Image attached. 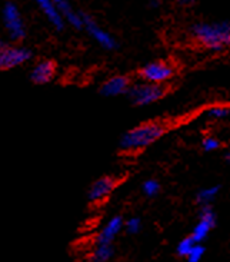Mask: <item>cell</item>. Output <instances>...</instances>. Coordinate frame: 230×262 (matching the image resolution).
<instances>
[{
    "label": "cell",
    "mask_w": 230,
    "mask_h": 262,
    "mask_svg": "<svg viewBox=\"0 0 230 262\" xmlns=\"http://www.w3.org/2000/svg\"><path fill=\"white\" fill-rule=\"evenodd\" d=\"M192 37L204 49L223 52L230 49L229 21H200L192 28Z\"/></svg>",
    "instance_id": "1"
},
{
    "label": "cell",
    "mask_w": 230,
    "mask_h": 262,
    "mask_svg": "<svg viewBox=\"0 0 230 262\" xmlns=\"http://www.w3.org/2000/svg\"><path fill=\"white\" fill-rule=\"evenodd\" d=\"M166 130H168V125L163 122H146V123H142L139 126L130 129L129 132H126L122 136L119 146L126 154L140 152L142 149L147 148L149 145L154 143L160 136L165 135Z\"/></svg>",
    "instance_id": "2"
},
{
    "label": "cell",
    "mask_w": 230,
    "mask_h": 262,
    "mask_svg": "<svg viewBox=\"0 0 230 262\" xmlns=\"http://www.w3.org/2000/svg\"><path fill=\"white\" fill-rule=\"evenodd\" d=\"M127 95L134 105L146 106V105H152L154 102L160 100L166 95V88L165 85H157V83H150V82L142 80L139 83L130 85Z\"/></svg>",
    "instance_id": "3"
},
{
    "label": "cell",
    "mask_w": 230,
    "mask_h": 262,
    "mask_svg": "<svg viewBox=\"0 0 230 262\" xmlns=\"http://www.w3.org/2000/svg\"><path fill=\"white\" fill-rule=\"evenodd\" d=\"M176 69L172 63L166 60H154L150 63L145 64L139 71V76L145 82L165 85L170 79L173 78Z\"/></svg>",
    "instance_id": "4"
},
{
    "label": "cell",
    "mask_w": 230,
    "mask_h": 262,
    "mask_svg": "<svg viewBox=\"0 0 230 262\" xmlns=\"http://www.w3.org/2000/svg\"><path fill=\"white\" fill-rule=\"evenodd\" d=\"M3 23L7 33L13 40H21L26 36V28L20 10L12 2L6 3L3 7Z\"/></svg>",
    "instance_id": "5"
},
{
    "label": "cell",
    "mask_w": 230,
    "mask_h": 262,
    "mask_svg": "<svg viewBox=\"0 0 230 262\" xmlns=\"http://www.w3.org/2000/svg\"><path fill=\"white\" fill-rule=\"evenodd\" d=\"M83 29L89 33L91 39L95 40V42L100 45L103 49L106 50H113L116 49V46H118V43H116V39L113 37L107 30L102 28V26H99L98 21L95 20V19H91L90 16H87V14L83 13Z\"/></svg>",
    "instance_id": "6"
},
{
    "label": "cell",
    "mask_w": 230,
    "mask_h": 262,
    "mask_svg": "<svg viewBox=\"0 0 230 262\" xmlns=\"http://www.w3.org/2000/svg\"><path fill=\"white\" fill-rule=\"evenodd\" d=\"M32 57V52L26 48L17 46H5L0 50V71H7L26 63Z\"/></svg>",
    "instance_id": "7"
},
{
    "label": "cell",
    "mask_w": 230,
    "mask_h": 262,
    "mask_svg": "<svg viewBox=\"0 0 230 262\" xmlns=\"http://www.w3.org/2000/svg\"><path fill=\"white\" fill-rule=\"evenodd\" d=\"M216 225V215H215V211L210 208V205L202 206V211H200V215H199V221L196 222L195 228L192 231L190 236L195 239L196 242L202 244L209 234L212 232V229Z\"/></svg>",
    "instance_id": "8"
},
{
    "label": "cell",
    "mask_w": 230,
    "mask_h": 262,
    "mask_svg": "<svg viewBox=\"0 0 230 262\" xmlns=\"http://www.w3.org/2000/svg\"><path fill=\"white\" fill-rule=\"evenodd\" d=\"M116 188V179L112 177H102L98 181H95L91 184L89 189V199L93 204L103 202L109 198V195L112 193L113 189Z\"/></svg>",
    "instance_id": "9"
},
{
    "label": "cell",
    "mask_w": 230,
    "mask_h": 262,
    "mask_svg": "<svg viewBox=\"0 0 230 262\" xmlns=\"http://www.w3.org/2000/svg\"><path fill=\"white\" fill-rule=\"evenodd\" d=\"M130 88V80L127 76H123V75H116V76H112L106 80L105 83L100 88V92L103 96H107V98H113V96H119V95H123V93H127Z\"/></svg>",
    "instance_id": "10"
},
{
    "label": "cell",
    "mask_w": 230,
    "mask_h": 262,
    "mask_svg": "<svg viewBox=\"0 0 230 262\" xmlns=\"http://www.w3.org/2000/svg\"><path fill=\"white\" fill-rule=\"evenodd\" d=\"M35 2L44 14V17L53 25V28H56L57 30H62L64 28V19L59 10V6L53 0H35Z\"/></svg>",
    "instance_id": "11"
},
{
    "label": "cell",
    "mask_w": 230,
    "mask_h": 262,
    "mask_svg": "<svg viewBox=\"0 0 230 262\" xmlns=\"http://www.w3.org/2000/svg\"><path fill=\"white\" fill-rule=\"evenodd\" d=\"M56 73V64L52 60H42L35 64V68L30 72V79L37 85H44L50 82Z\"/></svg>",
    "instance_id": "12"
},
{
    "label": "cell",
    "mask_w": 230,
    "mask_h": 262,
    "mask_svg": "<svg viewBox=\"0 0 230 262\" xmlns=\"http://www.w3.org/2000/svg\"><path fill=\"white\" fill-rule=\"evenodd\" d=\"M125 227V222L122 216H113L112 220L102 228L98 235V244H112L114 238L120 234V231Z\"/></svg>",
    "instance_id": "13"
},
{
    "label": "cell",
    "mask_w": 230,
    "mask_h": 262,
    "mask_svg": "<svg viewBox=\"0 0 230 262\" xmlns=\"http://www.w3.org/2000/svg\"><path fill=\"white\" fill-rule=\"evenodd\" d=\"M57 6H59V10H60L63 19H64V23L67 21L70 26L75 29H83V13L75 10L67 0H63Z\"/></svg>",
    "instance_id": "14"
},
{
    "label": "cell",
    "mask_w": 230,
    "mask_h": 262,
    "mask_svg": "<svg viewBox=\"0 0 230 262\" xmlns=\"http://www.w3.org/2000/svg\"><path fill=\"white\" fill-rule=\"evenodd\" d=\"M219 191H220L219 186H206V188H203V189H200V191L197 192V195H196V202L200 206L210 205V204L217 198Z\"/></svg>",
    "instance_id": "15"
},
{
    "label": "cell",
    "mask_w": 230,
    "mask_h": 262,
    "mask_svg": "<svg viewBox=\"0 0 230 262\" xmlns=\"http://www.w3.org/2000/svg\"><path fill=\"white\" fill-rule=\"evenodd\" d=\"M114 255L112 244H98V248L93 252V262H107Z\"/></svg>",
    "instance_id": "16"
},
{
    "label": "cell",
    "mask_w": 230,
    "mask_h": 262,
    "mask_svg": "<svg viewBox=\"0 0 230 262\" xmlns=\"http://www.w3.org/2000/svg\"><path fill=\"white\" fill-rule=\"evenodd\" d=\"M206 116L209 119H227L230 118V107L222 106V105L210 107L206 112Z\"/></svg>",
    "instance_id": "17"
},
{
    "label": "cell",
    "mask_w": 230,
    "mask_h": 262,
    "mask_svg": "<svg viewBox=\"0 0 230 262\" xmlns=\"http://www.w3.org/2000/svg\"><path fill=\"white\" fill-rule=\"evenodd\" d=\"M196 241L189 235L186 238H183L179 244H177V247H176V252H177V255L181 256V258H186L188 254L190 252V249L195 247Z\"/></svg>",
    "instance_id": "18"
},
{
    "label": "cell",
    "mask_w": 230,
    "mask_h": 262,
    "mask_svg": "<svg viewBox=\"0 0 230 262\" xmlns=\"http://www.w3.org/2000/svg\"><path fill=\"white\" fill-rule=\"evenodd\" d=\"M142 191L143 193L149 196V198H152V196H156L159 192H160V184L156 181V179H147L143 182L142 185Z\"/></svg>",
    "instance_id": "19"
},
{
    "label": "cell",
    "mask_w": 230,
    "mask_h": 262,
    "mask_svg": "<svg viewBox=\"0 0 230 262\" xmlns=\"http://www.w3.org/2000/svg\"><path fill=\"white\" fill-rule=\"evenodd\" d=\"M202 148L206 152H215L222 148V141L216 136H204L202 139Z\"/></svg>",
    "instance_id": "20"
},
{
    "label": "cell",
    "mask_w": 230,
    "mask_h": 262,
    "mask_svg": "<svg viewBox=\"0 0 230 262\" xmlns=\"http://www.w3.org/2000/svg\"><path fill=\"white\" fill-rule=\"evenodd\" d=\"M203 255H204V248H203L202 244L196 242L195 247L190 249V252L186 256L188 262H200L202 261Z\"/></svg>",
    "instance_id": "21"
},
{
    "label": "cell",
    "mask_w": 230,
    "mask_h": 262,
    "mask_svg": "<svg viewBox=\"0 0 230 262\" xmlns=\"http://www.w3.org/2000/svg\"><path fill=\"white\" fill-rule=\"evenodd\" d=\"M126 227V231L129 232V234H137L140 231V228H142V221L140 218H136V216H133L130 220L126 221L125 224Z\"/></svg>",
    "instance_id": "22"
},
{
    "label": "cell",
    "mask_w": 230,
    "mask_h": 262,
    "mask_svg": "<svg viewBox=\"0 0 230 262\" xmlns=\"http://www.w3.org/2000/svg\"><path fill=\"white\" fill-rule=\"evenodd\" d=\"M193 2L195 0H179V3L183 6H190V5H193Z\"/></svg>",
    "instance_id": "23"
},
{
    "label": "cell",
    "mask_w": 230,
    "mask_h": 262,
    "mask_svg": "<svg viewBox=\"0 0 230 262\" xmlns=\"http://www.w3.org/2000/svg\"><path fill=\"white\" fill-rule=\"evenodd\" d=\"M224 158H226V161H227V162H230V148L226 150V155H224Z\"/></svg>",
    "instance_id": "24"
},
{
    "label": "cell",
    "mask_w": 230,
    "mask_h": 262,
    "mask_svg": "<svg viewBox=\"0 0 230 262\" xmlns=\"http://www.w3.org/2000/svg\"><path fill=\"white\" fill-rule=\"evenodd\" d=\"M5 46H6V43L3 42V40H0V50L3 49V48H5Z\"/></svg>",
    "instance_id": "25"
},
{
    "label": "cell",
    "mask_w": 230,
    "mask_h": 262,
    "mask_svg": "<svg viewBox=\"0 0 230 262\" xmlns=\"http://www.w3.org/2000/svg\"><path fill=\"white\" fill-rule=\"evenodd\" d=\"M53 2H55L56 5H59V3H60V2H63V0H53Z\"/></svg>",
    "instance_id": "26"
}]
</instances>
